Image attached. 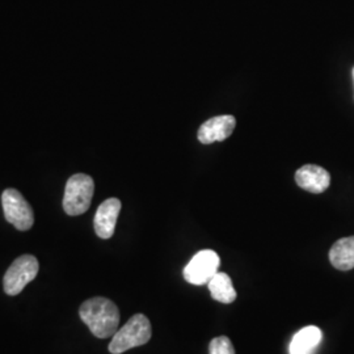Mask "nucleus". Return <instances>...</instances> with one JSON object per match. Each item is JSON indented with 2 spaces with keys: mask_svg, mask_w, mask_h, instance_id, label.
Returning <instances> with one entry per match:
<instances>
[{
  "mask_svg": "<svg viewBox=\"0 0 354 354\" xmlns=\"http://www.w3.org/2000/svg\"><path fill=\"white\" fill-rule=\"evenodd\" d=\"M353 82H354V68H353Z\"/></svg>",
  "mask_w": 354,
  "mask_h": 354,
  "instance_id": "14",
  "label": "nucleus"
},
{
  "mask_svg": "<svg viewBox=\"0 0 354 354\" xmlns=\"http://www.w3.org/2000/svg\"><path fill=\"white\" fill-rule=\"evenodd\" d=\"M79 315L93 336L99 339L113 337L118 330L120 310L108 298L95 297L87 299L80 306Z\"/></svg>",
  "mask_w": 354,
  "mask_h": 354,
  "instance_id": "1",
  "label": "nucleus"
},
{
  "mask_svg": "<svg viewBox=\"0 0 354 354\" xmlns=\"http://www.w3.org/2000/svg\"><path fill=\"white\" fill-rule=\"evenodd\" d=\"M219 256L212 250H203L194 254L189 264L184 269V279L196 286L207 285L219 269Z\"/></svg>",
  "mask_w": 354,
  "mask_h": 354,
  "instance_id": "6",
  "label": "nucleus"
},
{
  "mask_svg": "<svg viewBox=\"0 0 354 354\" xmlns=\"http://www.w3.org/2000/svg\"><path fill=\"white\" fill-rule=\"evenodd\" d=\"M329 261L339 270H351L354 268V236L342 238L336 241L329 251Z\"/></svg>",
  "mask_w": 354,
  "mask_h": 354,
  "instance_id": "11",
  "label": "nucleus"
},
{
  "mask_svg": "<svg viewBox=\"0 0 354 354\" xmlns=\"http://www.w3.org/2000/svg\"><path fill=\"white\" fill-rule=\"evenodd\" d=\"M151 323L143 314H136L127 320V324L114 333L109 344V352L122 354L133 348L142 346L151 339Z\"/></svg>",
  "mask_w": 354,
  "mask_h": 354,
  "instance_id": "2",
  "label": "nucleus"
},
{
  "mask_svg": "<svg viewBox=\"0 0 354 354\" xmlns=\"http://www.w3.org/2000/svg\"><path fill=\"white\" fill-rule=\"evenodd\" d=\"M121 212V201L118 198H108L99 206L95 215V231L102 239H111L113 236L115 223Z\"/></svg>",
  "mask_w": 354,
  "mask_h": 354,
  "instance_id": "7",
  "label": "nucleus"
},
{
  "mask_svg": "<svg viewBox=\"0 0 354 354\" xmlns=\"http://www.w3.org/2000/svg\"><path fill=\"white\" fill-rule=\"evenodd\" d=\"M3 212L7 222H10L20 231L32 228L35 223V214L32 206L28 203L19 190L6 189L1 194Z\"/></svg>",
  "mask_w": 354,
  "mask_h": 354,
  "instance_id": "5",
  "label": "nucleus"
},
{
  "mask_svg": "<svg viewBox=\"0 0 354 354\" xmlns=\"http://www.w3.org/2000/svg\"><path fill=\"white\" fill-rule=\"evenodd\" d=\"M207 286L212 298L216 302L227 304H232L236 299V291L232 285V279L223 272H218L214 277L209 281Z\"/></svg>",
  "mask_w": 354,
  "mask_h": 354,
  "instance_id": "12",
  "label": "nucleus"
},
{
  "mask_svg": "<svg viewBox=\"0 0 354 354\" xmlns=\"http://www.w3.org/2000/svg\"><path fill=\"white\" fill-rule=\"evenodd\" d=\"M236 125L235 117L218 115L207 120L198 130V140L203 145L227 140Z\"/></svg>",
  "mask_w": 354,
  "mask_h": 354,
  "instance_id": "9",
  "label": "nucleus"
},
{
  "mask_svg": "<svg viewBox=\"0 0 354 354\" xmlns=\"http://www.w3.org/2000/svg\"><path fill=\"white\" fill-rule=\"evenodd\" d=\"M322 330L315 326H308L297 332L289 346L290 354H313L322 342Z\"/></svg>",
  "mask_w": 354,
  "mask_h": 354,
  "instance_id": "10",
  "label": "nucleus"
},
{
  "mask_svg": "<svg viewBox=\"0 0 354 354\" xmlns=\"http://www.w3.org/2000/svg\"><path fill=\"white\" fill-rule=\"evenodd\" d=\"M95 192L93 178L86 174L70 177L64 189V209L66 214H84L91 206Z\"/></svg>",
  "mask_w": 354,
  "mask_h": 354,
  "instance_id": "3",
  "label": "nucleus"
},
{
  "mask_svg": "<svg viewBox=\"0 0 354 354\" xmlns=\"http://www.w3.org/2000/svg\"><path fill=\"white\" fill-rule=\"evenodd\" d=\"M39 264L33 254H23L17 257L4 274L3 286L8 295H17L24 290L26 285L36 279Z\"/></svg>",
  "mask_w": 354,
  "mask_h": 354,
  "instance_id": "4",
  "label": "nucleus"
},
{
  "mask_svg": "<svg viewBox=\"0 0 354 354\" xmlns=\"http://www.w3.org/2000/svg\"><path fill=\"white\" fill-rule=\"evenodd\" d=\"M295 181L302 189L319 194L328 189L330 176L328 171L320 165H306L297 171Z\"/></svg>",
  "mask_w": 354,
  "mask_h": 354,
  "instance_id": "8",
  "label": "nucleus"
},
{
  "mask_svg": "<svg viewBox=\"0 0 354 354\" xmlns=\"http://www.w3.org/2000/svg\"><path fill=\"white\" fill-rule=\"evenodd\" d=\"M210 354H235V349L231 340L226 336L215 337L209 345Z\"/></svg>",
  "mask_w": 354,
  "mask_h": 354,
  "instance_id": "13",
  "label": "nucleus"
}]
</instances>
